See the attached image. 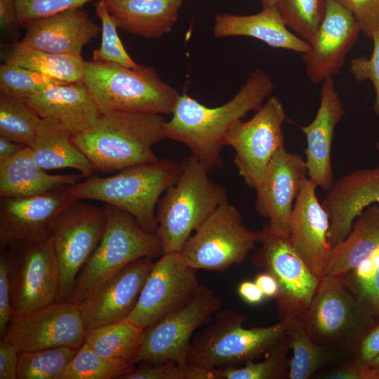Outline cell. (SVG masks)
<instances>
[{
    "label": "cell",
    "instance_id": "cell-56",
    "mask_svg": "<svg viewBox=\"0 0 379 379\" xmlns=\"http://www.w3.org/2000/svg\"><path fill=\"white\" fill-rule=\"evenodd\" d=\"M375 149H376L377 152L379 154V141L375 143Z\"/></svg>",
    "mask_w": 379,
    "mask_h": 379
},
{
    "label": "cell",
    "instance_id": "cell-52",
    "mask_svg": "<svg viewBox=\"0 0 379 379\" xmlns=\"http://www.w3.org/2000/svg\"><path fill=\"white\" fill-rule=\"evenodd\" d=\"M254 281L265 297L276 298L279 293V286L272 275L262 272L256 275Z\"/></svg>",
    "mask_w": 379,
    "mask_h": 379
},
{
    "label": "cell",
    "instance_id": "cell-8",
    "mask_svg": "<svg viewBox=\"0 0 379 379\" xmlns=\"http://www.w3.org/2000/svg\"><path fill=\"white\" fill-rule=\"evenodd\" d=\"M107 222L97 248L79 273L70 301L78 304L124 267L163 254L157 233L145 230L129 213L107 205Z\"/></svg>",
    "mask_w": 379,
    "mask_h": 379
},
{
    "label": "cell",
    "instance_id": "cell-49",
    "mask_svg": "<svg viewBox=\"0 0 379 379\" xmlns=\"http://www.w3.org/2000/svg\"><path fill=\"white\" fill-rule=\"evenodd\" d=\"M379 354V322L366 334L354 356L361 363L368 365Z\"/></svg>",
    "mask_w": 379,
    "mask_h": 379
},
{
    "label": "cell",
    "instance_id": "cell-32",
    "mask_svg": "<svg viewBox=\"0 0 379 379\" xmlns=\"http://www.w3.org/2000/svg\"><path fill=\"white\" fill-rule=\"evenodd\" d=\"M145 335L144 328L126 319L88 330L85 343L103 357L134 365Z\"/></svg>",
    "mask_w": 379,
    "mask_h": 379
},
{
    "label": "cell",
    "instance_id": "cell-21",
    "mask_svg": "<svg viewBox=\"0 0 379 379\" xmlns=\"http://www.w3.org/2000/svg\"><path fill=\"white\" fill-rule=\"evenodd\" d=\"M317 187L307 178L292 209L289 239L310 271L321 280L324 276L331 247L328 241L329 218L318 200Z\"/></svg>",
    "mask_w": 379,
    "mask_h": 379
},
{
    "label": "cell",
    "instance_id": "cell-38",
    "mask_svg": "<svg viewBox=\"0 0 379 379\" xmlns=\"http://www.w3.org/2000/svg\"><path fill=\"white\" fill-rule=\"evenodd\" d=\"M277 8L286 26L310 44L324 18L325 0H280Z\"/></svg>",
    "mask_w": 379,
    "mask_h": 379
},
{
    "label": "cell",
    "instance_id": "cell-3",
    "mask_svg": "<svg viewBox=\"0 0 379 379\" xmlns=\"http://www.w3.org/2000/svg\"><path fill=\"white\" fill-rule=\"evenodd\" d=\"M182 169V161L159 159L122 169L112 176L86 178L68 186V190L74 200L105 202L129 213L145 230L157 233L155 208Z\"/></svg>",
    "mask_w": 379,
    "mask_h": 379
},
{
    "label": "cell",
    "instance_id": "cell-47",
    "mask_svg": "<svg viewBox=\"0 0 379 379\" xmlns=\"http://www.w3.org/2000/svg\"><path fill=\"white\" fill-rule=\"evenodd\" d=\"M346 284L379 322V268L366 281Z\"/></svg>",
    "mask_w": 379,
    "mask_h": 379
},
{
    "label": "cell",
    "instance_id": "cell-30",
    "mask_svg": "<svg viewBox=\"0 0 379 379\" xmlns=\"http://www.w3.org/2000/svg\"><path fill=\"white\" fill-rule=\"evenodd\" d=\"M29 147L34 161L46 171L73 168L84 178L91 177L95 171L74 143L72 135L43 119L35 139Z\"/></svg>",
    "mask_w": 379,
    "mask_h": 379
},
{
    "label": "cell",
    "instance_id": "cell-26",
    "mask_svg": "<svg viewBox=\"0 0 379 379\" xmlns=\"http://www.w3.org/2000/svg\"><path fill=\"white\" fill-rule=\"evenodd\" d=\"M218 38L244 36L262 41L269 46L304 54L310 44L293 34L283 22L277 7L262 8L258 13L236 15L225 13L216 15L213 27Z\"/></svg>",
    "mask_w": 379,
    "mask_h": 379
},
{
    "label": "cell",
    "instance_id": "cell-16",
    "mask_svg": "<svg viewBox=\"0 0 379 379\" xmlns=\"http://www.w3.org/2000/svg\"><path fill=\"white\" fill-rule=\"evenodd\" d=\"M305 160L285 147L270 161L262 180L255 190L257 212L268 220L271 232L289 236V223L295 201L307 179Z\"/></svg>",
    "mask_w": 379,
    "mask_h": 379
},
{
    "label": "cell",
    "instance_id": "cell-9",
    "mask_svg": "<svg viewBox=\"0 0 379 379\" xmlns=\"http://www.w3.org/2000/svg\"><path fill=\"white\" fill-rule=\"evenodd\" d=\"M180 253L197 270L223 271L241 264L258 243V232L247 228L240 212L228 201L222 204L194 231Z\"/></svg>",
    "mask_w": 379,
    "mask_h": 379
},
{
    "label": "cell",
    "instance_id": "cell-29",
    "mask_svg": "<svg viewBox=\"0 0 379 379\" xmlns=\"http://www.w3.org/2000/svg\"><path fill=\"white\" fill-rule=\"evenodd\" d=\"M379 248V204L365 208L346 238L331 248L325 275L342 277Z\"/></svg>",
    "mask_w": 379,
    "mask_h": 379
},
{
    "label": "cell",
    "instance_id": "cell-44",
    "mask_svg": "<svg viewBox=\"0 0 379 379\" xmlns=\"http://www.w3.org/2000/svg\"><path fill=\"white\" fill-rule=\"evenodd\" d=\"M355 17L361 32L372 39L379 31V0H333Z\"/></svg>",
    "mask_w": 379,
    "mask_h": 379
},
{
    "label": "cell",
    "instance_id": "cell-17",
    "mask_svg": "<svg viewBox=\"0 0 379 379\" xmlns=\"http://www.w3.org/2000/svg\"><path fill=\"white\" fill-rule=\"evenodd\" d=\"M74 200L68 186L28 197L1 199V244H28L49 239L58 217Z\"/></svg>",
    "mask_w": 379,
    "mask_h": 379
},
{
    "label": "cell",
    "instance_id": "cell-28",
    "mask_svg": "<svg viewBox=\"0 0 379 379\" xmlns=\"http://www.w3.org/2000/svg\"><path fill=\"white\" fill-rule=\"evenodd\" d=\"M118 28L154 39L171 31L183 0H105Z\"/></svg>",
    "mask_w": 379,
    "mask_h": 379
},
{
    "label": "cell",
    "instance_id": "cell-50",
    "mask_svg": "<svg viewBox=\"0 0 379 379\" xmlns=\"http://www.w3.org/2000/svg\"><path fill=\"white\" fill-rule=\"evenodd\" d=\"M20 23L15 0H0V27L3 32H13Z\"/></svg>",
    "mask_w": 379,
    "mask_h": 379
},
{
    "label": "cell",
    "instance_id": "cell-1",
    "mask_svg": "<svg viewBox=\"0 0 379 379\" xmlns=\"http://www.w3.org/2000/svg\"><path fill=\"white\" fill-rule=\"evenodd\" d=\"M273 89L271 77L257 69L221 106L208 107L186 93L180 95L171 119L166 122V138L185 145L211 171L222 165L221 149L230 128L251 111H257Z\"/></svg>",
    "mask_w": 379,
    "mask_h": 379
},
{
    "label": "cell",
    "instance_id": "cell-12",
    "mask_svg": "<svg viewBox=\"0 0 379 379\" xmlns=\"http://www.w3.org/2000/svg\"><path fill=\"white\" fill-rule=\"evenodd\" d=\"M286 114L280 100L272 96L248 121H237L224 138L235 152L234 163L246 185L255 190L274 154L284 147L282 126Z\"/></svg>",
    "mask_w": 379,
    "mask_h": 379
},
{
    "label": "cell",
    "instance_id": "cell-27",
    "mask_svg": "<svg viewBox=\"0 0 379 379\" xmlns=\"http://www.w3.org/2000/svg\"><path fill=\"white\" fill-rule=\"evenodd\" d=\"M81 174H49L34 160L29 146L0 161V197H22L72 185Z\"/></svg>",
    "mask_w": 379,
    "mask_h": 379
},
{
    "label": "cell",
    "instance_id": "cell-13",
    "mask_svg": "<svg viewBox=\"0 0 379 379\" xmlns=\"http://www.w3.org/2000/svg\"><path fill=\"white\" fill-rule=\"evenodd\" d=\"M258 232L260 246L252 261L278 283L275 300L280 319L302 317L320 280L295 251L289 236L272 233L265 226Z\"/></svg>",
    "mask_w": 379,
    "mask_h": 379
},
{
    "label": "cell",
    "instance_id": "cell-23",
    "mask_svg": "<svg viewBox=\"0 0 379 379\" xmlns=\"http://www.w3.org/2000/svg\"><path fill=\"white\" fill-rule=\"evenodd\" d=\"M345 114L333 77L321 83L320 103L314 119L300 126L306 138L305 150L308 178L328 191L333 185L331 149L336 126Z\"/></svg>",
    "mask_w": 379,
    "mask_h": 379
},
{
    "label": "cell",
    "instance_id": "cell-37",
    "mask_svg": "<svg viewBox=\"0 0 379 379\" xmlns=\"http://www.w3.org/2000/svg\"><path fill=\"white\" fill-rule=\"evenodd\" d=\"M287 335L277 343L266 358L261 361H251L242 366L214 369L215 379H282L288 378L290 349Z\"/></svg>",
    "mask_w": 379,
    "mask_h": 379
},
{
    "label": "cell",
    "instance_id": "cell-43",
    "mask_svg": "<svg viewBox=\"0 0 379 379\" xmlns=\"http://www.w3.org/2000/svg\"><path fill=\"white\" fill-rule=\"evenodd\" d=\"M13 265L11 258L2 251L0 254V336L5 337L13 317Z\"/></svg>",
    "mask_w": 379,
    "mask_h": 379
},
{
    "label": "cell",
    "instance_id": "cell-31",
    "mask_svg": "<svg viewBox=\"0 0 379 379\" xmlns=\"http://www.w3.org/2000/svg\"><path fill=\"white\" fill-rule=\"evenodd\" d=\"M3 62L27 68L48 77L67 82H81L85 60L81 55L59 54L44 51L22 41L4 48Z\"/></svg>",
    "mask_w": 379,
    "mask_h": 379
},
{
    "label": "cell",
    "instance_id": "cell-46",
    "mask_svg": "<svg viewBox=\"0 0 379 379\" xmlns=\"http://www.w3.org/2000/svg\"><path fill=\"white\" fill-rule=\"evenodd\" d=\"M317 376L324 379H379L377 372L354 356L331 365Z\"/></svg>",
    "mask_w": 379,
    "mask_h": 379
},
{
    "label": "cell",
    "instance_id": "cell-34",
    "mask_svg": "<svg viewBox=\"0 0 379 379\" xmlns=\"http://www.w3.org/2000/svg\"><path fill=\"white\" fill-rule=\"evenodd\" d=\"M41 121L23 100L0 93V136L29 146Z\"/></svg>",
    "mask_w": 379,
    "mask_h": 379
},
{
    "label": "cell",
    "instance_id": "cell-55",
    "mask_svg": "<svg viewBox=\"0 0 379 379\" xmlns=\"http://www.w3.org/2000/svg\"><path fill=\"white\" fill-rule=\"evenodd\" d=\"M379 375V354L368 364Z\"/></svg>",
    "mask_w": 379,
    "mask_h": 379
},
{
    "label": "cell",
    "instance_id": "cell-25",
    "mask_svg": "<svg viewBox=\"0 0 379 379\" xmlns=\"http://www.w3.org/2000/svg\"><path fill=\"white\" fill-rule=\"evenodd\" d=\"M21 40L36 48L59 54L81 55L101 28L81 8L30 21Z\"/></svg>",
    "mask_w": 379,
    "mask_h": 379
},
{
    "label": "cell",
    "instance_id": "cell-53",
    "mask_svg": "<svg viewBox=\"0 0 379 379\" xmlns=\"http://www.w3.org/2000/svg\"><path fill=\"white\" fill-rule=\"evenodd\" d=\"M25 147L26 146L0 136V161L8 159Z\"/></svg>",
    "mask_w": 379,
    "mask_h": 379
},
{
    "label": "cell",
    "instance_id": "cell-4",
    "mask_svg": "<svg viewBox=\"0 0 379 379\" xmlns=\"http://www.w3.org/2000/svg\"><path fill=\"white\" fill-rule=\"evenodd\" d=\"M182 164L178 179L157 204V234L163 254L180 253L192 232L227 201L225 187L210 178V171L196 157L191 154Z\"/></svg>",
    "mask_w": 379,
    "mask_h": 379
},
{
    "label": "cell",
    "instance_id": "cell-24",
    "mask_svg": "<svg viewBox=\"0 0 379 379\" xmlns=\"http://www.w3.org/2000/svg\"><path fill=\"white\" fill-rule=\"evenodd\" d=\"M23 100L40 118L72 136L89 128L102 115L82 81L53 86Z\"/></svg>",
    "mask_w": 379,
    "mask_h": 379
},
{
    "label": "cell",
    "instance_id": "cell-15",
    "mask_svg": "<svg viewBox=\"0 0 379 379\" xmlns=\"http://www.w3.org/2000/svg\"><path fill=\"white\" fill-rule=\"evenodd\" d=\"M86 331L79 305L56 300L13 316L5 337L20 353L58 347L79 349L85 343Z\"/></svg>",
    "mask_w": 379,
    "mask_h": 379
},
{
    "label": "cell",
    "instance_id": "cell-20",
    "mask_svg": "<svg viewBox=\"0 0 379 379\" xmlns=\"http://www.w3.org/2000/svg\"><path fill=\"white\" fill-rule=\"evenodd\" d=\"M153 264L148 258L133 262L78 303L86 331L128 319Z\"/></svg>",
    "mask_w": 379,
    "mask_h": 379
},
{
    "label": "cell",
    "instance_id": "cell-5",
    "mask_svg": "<svg viewBox=\"0 0 379 379\" xmlns=\"http://www.w3.org/2000/svg\"><path fill=\"white\" fill-rule=\"evenodd\" d=\"M302 319L315 343L345 358L378 322L343 277L331 275L321 279Z\"/></svg>",
    "mask_w": 379,
    "mask_h": 379
},
{
    "label": "cell",
    "instance_id": "cell-39",
    "mask_svg": "<svg viewBox=\"0 0 379 379\" xmlns=\"http://www.w3.org/2000/svg\"><path fill=\"white\" fill-rule=\"evenodd\" d=\"M66 83L20 66L5 62L0 65V93L22 100Z\"/></svg>",
    "mask_w": 379,
    "mask_h": 379
},
{
    "label": "cell",
    "instance_id": "cell-54",
    "mask_svg": "<svg viewBox=\"0 0 379 379\" xmlns=\"http://www.w3.org/2000/svg\"><path fill=\"white\" fill-rule=\"evenodd\" d=\"M280 0H261L262 8L277 7Z\"/></svg>",
    "mask_w": 379,
    "mask_h": 379
},
{
    "label": "cell",
    "instance_id": "cell-42",
    "mask_svg": "<svg viewBox=\"0 0 379 379\" xmlns=\"http://www.w3.org/2000/svg\"><path fill=\"white\" fill-rule=\"evenodd\" d=\"M373 49L371 56L354 58L350 60V71L355 80H370L375 91L373 112L379 116V31L372 37Z\"/></svg>",
    "mask_w": 379,
    "mask_h": 379
},
{
    "label": "cell",
    "instance_id": "cell-35",
    "mask_svg": "<svg viewBox=\"0 0 379 379\" xmlns=\"http://www.w3.org/2000/svg\"><path fill=\"white\" fill-rule=\"evenodd\" d=\"M78 349L58 347L19 354L17 379H60Z\"/></svg>",
    "mask_w": 379,
    "mask_h": 379
},
{
    "label": "cell",
    "instance_id": "cell-19",
    "mask_svg": "<svg viewBox=\"0 0 379 379\" xmlns=\"http://www.w3.org/2000/svg\"><path fill=\"white\" fill-rule=\"evenodd\" d=\"M20 265H13V316L58 300L60 272L51 238L28 244Z\"/></svg>",
    "mask_w": 379,
    "mask_h": 379
},
{
    "label": "cell",
    "instance_id": "cell-51",
    "mask_svg": "<svg viewBox=\"0 0 379 379\" xmlns=\"http://www.w3.org/2000/svg\"><path fill=\"white\" fill-rule=\"evenodd\" d=\"M237 292L240 298L250 305L259 304L265 298L255 281H244L241 282L238 286Z\"/></svg>",
    "mask_w": 379,
    "mask_h": 379
},
{
    "label": "cell",
    "instance_id": "cell-11",
    "mask_svg": "<svg viewBox=\"0 0 379 379\" xmlns=\"http://www.w3.org/2000/svg\"><path fill=\"white\" fill-rule=\"evenodd\" d=\"M222 307L213 290L200 284L185 305L146 328L137 363L149 364L173 361L188 368L187 354L193 334L212 321Z\"/></svg>",
    "mask_w": 379,
    "mask_h": 379
},
{
    "label": "cell",
    "instance_id": "cell-40",
    "mask_svg": "<svg viewBox=\"0 0 379 379\" xmlns=\"http://www.w3.org/2000/svg\"><path fill=\"white\" fill-rule=\"evenodd\" d=\"M95 13L101 21L102 39L100 48L93 52V61L112 62L130 68H139L128 55L117 34V24L110 14L105 0L95 3Z\"/></svg>",
    "mask_w": 379,
    "mask_h": 379
},
{
    "label": "cell",
    "instance_id": "cell-14",
    "mask_svg": "<svg viewBox=\"0 0 379 379\" xmlns=\"http://www.w3.org/2000/svg\"><path fill=\"white\" fill-rule=\"evenodd\" d=\"M197 272L180 253L162 254L154 262L128 320L145 329L185 305L200 285Z\"/></svg>",
    "mask_w": 379,
    "mask_h": 379
},
{
    "label": "cell",
    "instance_id": "cell-22",
    "mask_svg": "<svg viewBox=\"0 0 379 379\" xmlns=\"http://www.w3.org/2000/svg\"><path fill=\"white\" fill-rule=\"evenodd\" d=\"M321 204L328 215V241L333 248L346 238L365 208L379 204V166L345 175L333 183Z\"/></svg>",
    "mask_w": 379,
    "mask_h": 379
},
{
    "label": "cell",
    "instance_id": "cell-7",
    "mask_svg": "<svg viewBox=\"0 0 379 379\" xmlns=\"http://www.w3.org/2000/svg\"><path fill=\"white\" fill-rule=\"evenodd\" d=\"M246 314L231 309L218 312L193 337L188 366L214 370L242 366L257 361L286 335L288 320L265 327L244 326Z\"/></svg>",
    "mask_w": 379,
    "mask_h": 379
},
{
    "label": "cell",
    "instance_id": "cell-2",
    "mask_svg": "<svg viewBox=\"0 0 379 379\" xmlns=\"http://www.w3.org/2000/svg\"><path fill=\"white\" fill-rule=\"evenodd\" d=\"M166 122L161 114L112 112L72 140L95 170L121 171L159 159L152 146L166 138Z\"/></svg>",
    "mask_w": 379,
    "mask_h": 379
},
{
    "label": "cell",
    "instance_id": "cell-36",
    "mask_svg": "<svg viewBox=\"0 0 379 379\" xmlns=\"http://www.w3.org/2000/svg\"><path fill=\"white\" fill-rule=\"evenodd\" d=\"M133 364L103 357L84 343L60 376V379H112L133 371Z\"/></svg>",
    "mask_w": 379,
    "mask_h": 379
},
{
    "label": "cell",
    "instance_id": "cell-33",
    "mask_svg": "<svg viewBox=\"0 0 379 379\" xmlns=\"http://www.w3.org/2000/svg\"><path fill=\"white\" fill-rule=\"evenodd\" d=\"M286 335L293 350L289 379L310 378L321 369L347 359L315 343L309 335L302 317L288 320Z\"/></svg>",
    "mask_w": 379,
    "mask_h": 379
},
{
    "label": "cell",
    "instance_id": "cell-10",
    "mask_svg": "<svg viewBox=\"0 0 379 379\" xmlns=\"http://www.w3.org/2000/svg\"><path fill=\"white\" fill-rule=\"evenodd\" d=\"M105 207L74 200L58 217L51 235L60 272L58 300H70L76 279L104 234Z\"/></svg>",
    "mask_w": 379,
    "mask_h": 379
},
{
    "label": "cell",
    "instance_id": "cell-48",
    "mask_svg": "<svg viewBox=\"0 0 379 379\" xmlns=\"http://www.w3.org/2000/svg\"><path fill=\"white\" fill-rule=\"evenodd\" d=\"M19 352L6 337L0 340V379H17Z\"/></svg>",
    "mask_w": 379,
    "mask_h": 379
},
{
    "label": "cell",
    "instance_id": "cell-6",
    "mask_svg": "<svg viewBox=\"0 0 379 379\" xmlns=\"http://www.w3.org/2000/svg\"><path fill=\"white\" fill-rule=\"evenodd\" d=\"M82 82L101 114L112 112L172 114L179 93L150 67L85 62Z\"/></svg>",
    "mask_w": 379,
    "mask_h": 379
},
{
    "label": "cell",
    "instance_id": "cell-41",
    "mask_svg": "<svg viewBox=\"0 0 379 379\" xmlns=\"http://www.w3.org/2000/svg\"><path fill=\"white\" fill-rule=\"evenodd\" d=\"M95 0H15L20 24L81 8Z\"/></svg>",
    "mask_w": 379,
    "mask_h": 379
},
{
    "label": "cell",
    "instance_id": "cell-18",
    "mask_svg": "<svg viewBox=\"0 0 379 379\" xmlns=\"http://www.w3.org/2000/svg\"><path fill=\"white\" fill-rule=\"evenodd\" d=\"M361 32L354 15L333 0H325V13L310 50L302 54L307 78L314 84L336 75Z\"/></svg>",
    "mask_w": 379,
    "mask_h": 379
},
{
    "label": "cell",
    "instance_id": "cell-45",
    "mask_svg": "<svg viewBox=\"0 0 379 379\" xmlns=\"http://www.w3.org/2000/svg\"><path fill=\"white\" fill-rule=\"evenodd\" d=\"M119 379H191L190 368H184L173 361L145 364Z\"/></svg>",
    "mask_w": 379,
    "mask_h": 379
}]
</instances>
